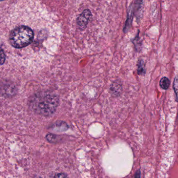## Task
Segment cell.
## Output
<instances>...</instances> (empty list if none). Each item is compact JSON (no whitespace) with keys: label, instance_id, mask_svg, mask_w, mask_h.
Returning <instances> with one entry per match:
<instances>
[{"label":"cell","instance_id":"30bf717a","mask_svg":"<svg viewBox=\"0 0 178 178\" xmlns=\"http://www.w3.org/2000/svg\"><path fill=\"white\" fill-rule=\"evenodd\" d=\"M140 177H141V172L140 170H137L135 174L134 178H140Z\"/></svg>","mask_w":178,"mask_h":178},{"label":"cell","instance_id":"9c48e42d","mask_svg":"<svg viewBox=\"0 0 178 178\" xmlns=\"http://www.w3.org/2000/svg\"><path fill=\"white\" fill-rule=\"evenodd\" d=\"M54 178H67L66 176L63 173H58L55 176Z\"/></svg>","mask_w":178,"mask_h":178},{"label":"cell","instance_id":"ba28073f","mask_svg":"<svg viewBox=\"0 0 178 178\" xmlns=\"http://www.w3.org/2000/svg\"><path fill=\"white\" fill-rule=\"evenodd\" d=\"M5 60V53L2 48H0V65H2L4 63Z\"/></svg>","mask_w":178,"mask_h":178},{"label":"cell","instance_id":"277c9868","mask_svg":"<svg viewBox=\"0 0 178 178\" xmlns=\"http://www.w3.org/2000/svg\"><path fill=\"white\" fill-rule=\"evenodd\" d=\"M133 13H134V8H133V5L131 6L130 10H129V14L128 16L127 20L126 22V26L125 28V30H126L127 31L129 29L130 27L131 24L133 21Z\"/></svg>","mask_w":178,"mask_h":178},{"label":"cell","instance_id":"8fae6325","mask_svg":"<svg viewBox=\"0 0 178 178\" xmlns=\"http://www.w3.org/2000/svg\"><path fill=\"white\" fill-rule=\"evenodd\" d=\"M3 1V0H0V1Z\"/></svg>","mask_w":178,"mask_h":178},{"label":"cell","instance_id":"7a4b0ae2","mask_svg":"<svg viewBox=\"0 0 178 178\" xmlns=\"http://www.w3.org/2000/svg\"><path fill=\"white\" fill-rule=\"evenodd\" d=\"M34 38V34L30 28L21 26L12 30L10 36V41L13 47L21 49L29 45Z\"/></svg>","mask_w":178,"mask_h":178},{"label":"cell","instance_id":"3957f363","mask_svg":"<svg viewBox=\"0 0 178 178\" xmlns=\"http://www.w3.org/2000/svg\"><path fill=\"white\" fill-rule=\"evenodd\" d=\"M91 16V13L88 9L85 10L80 15L77 19V24L80 28L84 29L87 27L88 24L90 17Z\"/></svg>","mask_w":178,"mask_h":178},{"label":"cell","instance_id":"6da1fadb","mask_svg":"<svg viewBox=\"0 0 178 178\" xmlns=\"http://www.w3.org/2000/svg\"><path fill=\"white\" fill-rule=\"evenodd\" d=\"M57 95L51 93L38 94L32 98L31 107L34 112L43 116L53 114L58 105Z\"/></svg>","mask_w":178,"mask_h":178},{"label":"cell","instance_id":"7c38bea8","mask_svg":"<svg viewBox=\"0 0 178 178\" xmlns=\"http://www.w3.org/2000/svg\"></svg>","mask_w":178,"mask_h":178},{"label":"cell","instance_id":"5b68a950","mask_svg":"<svg viewBox=\"0 0 178 178\" xmlns=\"http://www.w3.org/2000/svg\"><path fill=\"white\" fill-rule=\"evenodd\" d=\"M170 85V81L169 79L166 77L161 78L160 81V85L163 90H167L169 88Z\"/></svg>","mask_w":178,"mask_h":178},{"label":"cell","instance_id":"8992f818","mask_svg":"<svg viewBox=\"0 0 178 178\" xmlns=\"http://www.w3.org/2000/svg\"><path fill=\"white\" fill-rule=\"evenodd\" d=\"M145 64L142 59H140L137 64V73L139 75H143L145 73Z\"/></svg>","mask_w":178,"mask_h":178},{"label":"cell","instance_id":"52a82bcc","mask_svg":"<svg viewBox=\"0 0 178 178\" xmlns=\"http://www.w3.org/2000/svg\"><path fill=\"white\" fill-rule=\"evenodd\" d=\"M173 88L175 93V98L176 102H178V75L174 79L173 83Z\"/></svg>","mask_w":178,"mask_h":178}]
</instances>
